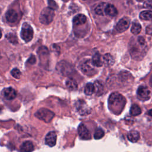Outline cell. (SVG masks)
I'll return each instance as SVG.
<instances>
[{
    "label": "cell",
    "instance_id": "cell-1",
    "mask_svg": "<svg viewBox=\"0 0 152 152\" xmlns=\"http://www.w3.org/2000/svg\"><path fill=\"white\" fill-rule=\"evenodd\" d=\"M129 50L132 58L136 60L142 59L147 51V46L144 38L141 36L136 39L132 37L129 42Z\"/></svg>",
    "mask_w": 152,
    "mask_h": 152
},
{
    "label": "cell",
    "instance_id": "cell-2",
    "mask_svg": "<svg viewBox=\"0 0 152 152\" xmlns=\"http://www.w3.org/2000/svg\"><path fill=\"white\" fill-rule=\"evenodd\" d=\"M109 107L115 114H119L124 108L126 103L125 97L118 92L112 93L108 99Z\"/></svg>",
    "mask_w": 152,
    "mask_h": 152
},
{
    "label": "cell",
    "instance_id": "cell-3",
    "mask_svg": "<svg viewBox=\"0 0 152 152\" xmlns=\"http://www.w3.org/2000/svg\"><path fill=\"white\" fill-rule=\"evenodd\" d=\"M55 16L54 10L48 7H45L43 8L40 14L39 20L42 24H50Z\"/></svg>",
    "mask_w": 152,
    "mask_h": 152
},
{
    "label": "cell",
    "instance_id": "cell-4",
    "mask_svg": "<svg viewBox=\"0 0 152 152\" xmlns=\"http://www.w3.org/2000/svg\"><path fill=\"white\" fill-rule=\"evenodd\" d=\"M54 115V113L51 110L45 108H42L36 112L35 116L45 122H49L53 119Z\"/></svg>",
    "mask_w": 152,
    "mask_h": 152
},
{
    "label": "cell",
    "instance_id": "cell-5",
    "mask_svg": "<svg viewBox=\"0 0 152 152\" xmlns=\"http://www.w3.org/2000/svg\"><path fill=\"white\" fill-rule=\"evenodd\" d=\"M33 36V30L31 26L27 23H23L21 30V37L26 42H30Z\"/></svg>",
    "mask_w": 152,
    "mask_h": 152
},
{
    "label": "cell",
    "instance_id": "cell-6",
    "mask_svg": "<svg viewBox=\"0 0 152 152\" xmlns=\"http://www.w3.org/2000/svg\"><path fill=\"white\" fill-rule=\"evenodd\" d=\"M94 66H95L93 64L91 61L87 60L81 64L80 68L84 74L91 77L96 74V71Z\"/></svg>",
    "mask_w": 152,
    "mask_h": 152
},
{
    "label": "cell",
    "instance_id": "cell-7",
    "mask_svg": "<svg viewBox=\"0 0 152 152\" xmlns=\"http://www.w3.org/2000/svg\"><path fill=\"white\" fill-rule=\"evenodd\" d=\"M75 108L80 115L85 116L91 113V109L83 100H78L75 103Z\"/></svg>",
    "mask_w": 152,
    "mask_h": 152
},
{
    "label": "cell",
    "instance_id": "cell-8",
    "mask_svg": "<svg viewBox=\"0 0 152 152\" xmlns=\"http://www.w3.org/2000/svg\"><path fill=\"white\" fill-rule=\"evenodd\" d=\"M138 98L142 101H146L150 98V91L149 89L144 86H140L137 91Z\"/></svg>",
    "mask_w": 152,
    "mask_h": 152
},
{
    "label": "cell",
    "instance_id": "cell-9",
    "mask_svg": "<svg viewBox=\"0 0 152 152\" xmlns=\"http://www.w3.org/2000/svg\"><path fill=\"white\" fill-rule=\"evenodd\" d=\"M130 25V20L128 17L121 18L116 26V28L118 31L122 33L126 31Z\"/></svg>",
    "mask_w": 152,
    "mask_h": 152
},
{
    "label": "cell",
    "instance_id": "cell-10",
    "mask_svg": "<svg viewBox=\"0 0 152 152\" xmlns=\"http://www.w3.org/2000/svg\"><path fill=\"white\" fill-rule=\"evenodd\" d=\"M78 133L80 137L82 140H90L91 138V134L90 133L88 129L87 128L86 126L81 124L78 127Z\"/></svg>",
    "mask_w": 152,
    "mask_h": 152
},
{
    "label": "cell",
    "instance_id": "cell-11",
    "mask_svg": "<svg viewBox=\"0 0 152 152\" xmlns=\"http://www.w3.org/2000/svg\"><path fill=\"white\" fill-rule=\"evenodd\" d=\"M56 134L54 131H50L47 134L45 137V143L50 147H53L56 144Z\"/></svg>",
    "mask_w": 152,
    "mask_h": 152
},
{
    "label": "cell",
    "instance_id": "cell-12",
    "mask_svg": "<svg viewBox=\"0 0 152 152\" xmlns=\"http://www.w3.org/2000/svg\"><path fill=\"white\" fill-rule=\"evenodd\" d=\"M4 96L7 100H12L16 97L17 92L12 87H7L3 90L2 91Z\"/></svg>",
    "mask_w": 152,
    "mask_h": 152
},
{
    "label": "cell",
    "instance_id": "cell-13",
    "mask_svg": "<svg viewBox=\"0 0 152 152\" xmlns=\"http://www.w3.org/2000/svg\"><path fill=\"white\" fill-rule=\"evenodd\" d=\"M94 93L97 96H101L104 93V86L103 83L100 80H96L94 83Z\"/></svg>",
    "mask_w": 152,
    "mask_h": 152
},
{
    "label": "cell",
    "instance_id": "cell-14",
    "mask_svg": "<svg viewBox=\"0 0 152 152\" xmlns=\"http://www.w3.org/2000/svg\"><path fill=\"white\" fill-rule=\"evenodd\" d=\"M6 19L10 23H14L18 18V14L17 12L14 10H10L6 12Z\"/></svg>",
    "mask_w": 152,
    "mask_h": 152
},
{
    "label": "cell",
    "instance_id": "cell-15",
    "mask_svg": "<svg viewBox=\"0 0 152 152\" xmlns=\"http://www.w3.org/2000/svg\"><path fill=\"white\" fill-rule=\"evenodd\" d=\"M34 150V145L30 141H24L20 147L21 152H31Z\"/></svg>",
    "mask_w": 152,
    "mask_h": 152
},
{
    "label": "cell",
    "instance_id": "cell-16",
    "mask_svg": "<svg viewBox=\"0 0 152 152\" xmlns=\"http://www.w3.org/2000/svg\"><path fill=\"white\" fill-rule=\"evenodd\" d=\"M91 62L96 67H100L103 64V58H102L101 55L97 52L93 56Z\"/></svg>",
    "mask_w": 152,
    "mask_h": 152
},
{
    "label": "cell",
    "instance_id": "cell-17",
    "mask_svg": "<svg viewBox=\"0 0 152 152\" xmlns=\"http://www.w3.org/2000/svg\"><path fill=\"white\" fill-rule=\"evenodd\" d=\"M87 20L86 17L84 14H78L73 18V23L76 26L84 24Z\"/></svg>",
    "mask_w": 152,
    "mask_h": 152
},
{
    "label": "cell",
    "instance_id": "cell-18",
    "mask_svg": "<svg viewBox=\"0 0 152 152\" xmlns=\"http://www.w3.org/2000/svg\"><path fill=\"white\" fill-rule=\"evenodd\" d=\"M107 4L105 2L100 3L95 8V12L97 14L100 15H103L106 14V8Z\"/></svg>",
    "mask_w": 152,
    "mask_h": 152
},
{
    "label": "cell",
    "instance_id": "cell-19",
    "mask_svg": "<svg viewBox=\"0 0 152 152\" xmlns=\"http://www.w3.org/2000/svg\"><path fill=\"white\" fill-rule=\"evenodd\" d=\"M65 84H66V86L68 87V88L72 91L76 90L78 88V85L76 81L72 78L67 79L66 81Z\"/></svg>",
    "mask_w": 152,
    "mask_h": 152
},
{
    "label": "cell",
    "instance_id": "cell-20",
    "mask_svg": "<svg viewBox=\"0 0 152 152\" xmlns=\"http://www.w3.org/2000/svg\"><path fill=\"white\" fill-rule=\"evenodd\" d=\"M106 14L111 17H114L118 14V11L113 5L107 4L106 8Z\"/></svg>",
    "mask_w": 152,
    "mask_h": 152
},
{
    "label": "cell",
    "instance_id": "cell-21",
    "mask_svg": "<svg viewBox=\"0 0 152 152\" xmlns=\"http://www.w3.org/2000/svg\"><path fill=\"white\" fill-rule=\"evenodd\" d=\"M128 139L132 142H136L140 138V134L137 131H131L128 134Z\"/></svg>",
    "mask_w": 152,
    "mask_h": 152
},
{
    "label": "cell",
    "instance_id": "cell-22",
    "mask_svg": "<svg viewBox=\"0 0 152 152\" xmlns=\"http://www.w3.org/2000/svg\"><path fill=\"white\" fill-rule=\"evenodd\" d=\"M103 64L106 66H110L114 64V59L113 56L109 53H106L103 57Z\"/></svg>",
    "mask_w": 152,
    "mask_h": 152
},
{
    "label": "cell",
    "instance_id": "cell-23",
    "mask_svg": "<svg viewBox=\"0 0 152 152\" xmlns=\"http://www.w3.org/2000/svg\"><path fill=\"white\" fill-rule=\"evenodd\" d=\"M140 18L143 20H152V11L145 10L140 12Z\"/></svg>",
    "mask_w": 152,
    "mask_h": 152
},
{
    "label": "cell",
    "instance_id": "cell-24",
    "mask_svg": "<svg viewBox=\"0 0 152 152\" xmlns=\"http://www.w3.org/2000/svg\"><path fill=\"white\" fill-rule=\"evenodd\" d=\"M141 31V26L137 21H134L132 24V27L131 28V31L134 34H138Z\"/></svg>",
    "mask_w": 152,
    "mask_h": 152
},
{
    "label": "cell",
    "instance_id": "cell-25",
    "mask_svg": "<svg viewBox=\"0 0 152 152\" xmlns=\"http://www.w3.org/2000/svg\"><path fill=\"white\" fill-rule=\"evenodd\" d=\"M141 113V109L140 106L137 104H132L130 109V114L132 116H135L140 115Z\"/></svg>",
    "mask_w": 152,
    "mask_h": 152
},
{
    "label": "cell",
    "instance_id": "cell-26",
    "mask_svg": "<svg viewBox=\"0 0 152 152\" xmlns=\"http://www.w3.org/2000/svg\"><path fill=\"white\" fill-rule=\"evenodd\" d=\"M84 93L86 95H91L93 93H94V84L91 83H88L86 84L84 88Z\"/></svg>",
    "mask_w": 152,
    "mask_h": 152
},
{
    "label": "cell",
    "instance_id": "cell-27",
    "mask_svg": "<svg viewBox=\"0 0 152 152\" xmlns=\"http://www.w3.org/2000/svg\"><path fill=\"white\" fill-rule=\"evenodd\" d=\"M6 38L8 39V40L13 44H17L18 43V39L15 34L13 33H8L6 35Z\"/></svg>",
    "mask_w": 152,
    "mask_h": 152
},
{
    "label": "cell",
    "instance_id": "cell-28",
    "mask_svg": "<svg viewBox=\"0 0 152 152\" xmlns=\"http://www.w3.org/2000/svg\"><path fill=\"white\" fill-rule=\"evenodd\" d=\"M104 135V132L103 131V130L102 128H97L96 129V130L95 131L94 134V138L96 140H99V139H101L102 137H103Z\"/></svg>",
    "mask_w": 152,
    "mask_h": 152
},
{
    "label": "cell",
    "instance_id": "cell-29",
    "mask_svg": "<svg viewBox=\"0 0 152 152\" xmlns=\"http://www.w3.org/2000/svg\"><path fill=\"white\" fill-rule=\"evenodd\" d=\"M11 74L13 77H14L15 78H17V79H19L21 75V71L18 68L12 69V71H11Z\"/></svg>",
    "mask_w": 152,
    "mask_h": 152
},
{
    "label": "cell",
    "instance_id": "cell-30",
    "mask_svg": "<svg viewBox=\"0 0 152 152\" xmlns=\"http://www.w3.org/2000/svg\"><path fill=\"white\" fill-rule=\"evenodd\" d=\"M48 5L49 7L52 9L56 10L58 8V5L55 2V1L54 0H48Z\"/></svg>",
    "mask_w": 152,
    "mask_h": 152
},
{
    "label": "cell",
    "instance_id": "cell-31",
    "mask_svg": "<svg viewBox=\"0 0 152 152\" xmlns=\"http://www.w3.org/2000/svg\"><path fill=\"white\" fill-rule=\"evenodd\" d=\"M143 7L144 8L152 10V0H147V1H146L144 2V4Z\"/></svg>",
    "mask_w": 152,
    "mask_h": 152
},
{
    "label": "cell",
    "instance_id": "cell-32",
    "mask_svg": "<svg viewBox=\"0 0 152 152\" xmlns=\"http://www.w3.org/2000/svg\"><path fill=\"white\" fill-rule=\"evenodd\" d=\"M36 58H35V56H34V55H31L30 58H29V59H28V62L30 63V64H35V62H36Z\"/></svg>",
    "mask_w": 152,
    "mask_h": 152
},
{
    "label": "cell",
    "instance_id": "cell-33",
    "mask_svg": "<svg viewBox=\"0 0 152 152\" xmlns=\"http://www.w3.org/2000/svg\"><path fill=\"white\" fill-rule=\"evenodd\" d=\"M150 84L151 87H152V75H151V78L150 79Z\"/></svg>",
    "mask_w": 152,
    "mask_h": 152
},
{
    "label": "cell",
    "instance_id": "cell-34",
    "mask_svg": "<svg viewBox=\"0 0 152 152\" xmlns=\"http://www.w3.org/2000/svg\"><path fill=\"white\" fill-rule=\"evenodd\" d=\"M148 115H150L151 116H152V109H151V110H150L149 111H148Z\"/></svg>",
    "mask_w": 152,
    "mask_h": 152
},
{
    "label": "cell",
    "instance_id": "cell-35",
    "mask_svg": "<svg viewBox=\"0 0 152 152\" xmlns=\"http://www.w3.org/2000/svg\"><path fill=\"white\" fill-rule=\"evenodd\" d=\"M137 1H138V2H141V1H142L143 0H137Z\"/></svg>",
    "mask_w": 152,
    "mask_h": 152
},
{
    "label": "cell",
    "instance_id": "cell-36",
    "mask_svg": "<svg viewBox=\"0 0 152 152\" xmlns=\"http://www.w3.org/2000/svg\"><path fill=\"white\" fill-rule=\"evenodd\" d=\"M84 1H86V0H84Z\"/></svg>",
    "mask_w": 152,
    "mask_h": 152
}]
</instances>
